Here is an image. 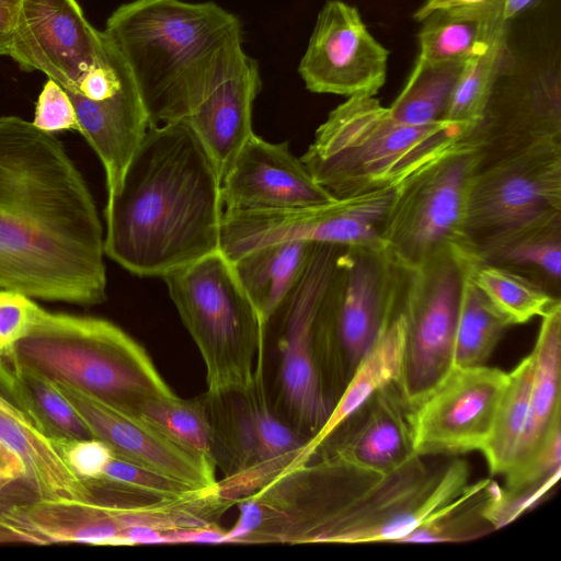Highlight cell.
I'll list each match as a JSON object with an SVG mask.
<instances>
[{
	"mask_svg": "<svg viewBox=\"0 0 561 561\" xmlns=\"http://www.w3.org/2000/svg\"><path fill=\"white\" fill-rule=\"evenodd\" d=\"M221 178L194 133L152 125L107 198L104 253L139 276H161L219 250Z\"/></svg>",
	"mask_w": 561,
	"mask_h": 561,
	"instance_id": "cell-3",
	"label": "cell"
},
{
	"mask_svg": "<svg viewBox=\"0 0 561 561\" xmlns=\"http://www.w3.org/2000/svg\"><path fill=\"white\" fill-rule=\"evenodd\" d=\"M103 33L127 64L150 126L179 123L218 53L242 39L239 19L211 1L134 0Z\"/></svg>",
	"mask_w": 561,
	"mask_h": 561,
	"instance_id": "cell-5",
	"label": "cell"
},
{
	"mask_svg": "<svg viewBox=\"0 0 561 561\" xmlns=\"http://www.w3.org/2000/svg\"><path fill=\"white\" fill-rule=\"evenodd\" d=\"M105 36L77 0H21L7 56L23 71H41L68 92L103 57Z\"/></svg>",
	"mask_w": 561,
	"mask_h": 561,
	"instance_id": "cell-17",
	"label": "cell"
},
{
	"mask_svg": "<svg viewBox=\"0 0 561 561\" xmlns=\"http://www.w3.org/2000/svg\"><path fill=\"white\" fill-rule=\"evenodd\" d=\"M10 483H12L11 480L0 476V494L3 491V489H5V486L9 485Z\"/></svg>",
	"mask_w": 561,
	"mask_h": 561,
	"instance_id": "cell-45",
	"label": "cell"
},
{
	"mask_svg": "<svg viewBox=\"0 0 561 561\" xmlns=\"http://www.w3.org/2000/svg\"><path fill=\"white\" fill-rule=\"evenodd\" d=\"M462 273L454 345V367L484 366L511 323L490 304L473 283L470 261Z\"/></svg>",
	"mask_w": 561,
	"mask_h": 561,
	"instance_id": "cell-27",
	"label": "cell"
},
{
	"mask_svg": "<svg viewBox=\"0 0 561 561\" xmlns=\"http://www.w3.org/2000/svg\"><path fill=\"white\" fill-rule=\"evenodd\" d=\"M492 480L469 483L448 505L415 527L399 543L465 542L494 531L484 515Z\"/></svg>",
	"mask_w": 561,
	"mask_h": 561,
	"instance_id": "cell-32",
	"label": "cell"
},
{
	"mask_svg": "<svg viewBox=\"0 0 561 561\" xmlns=\"http://www.w3.org/2000/svg\"><path fill=\"white\" fill-rule=\"evenodd\" d=\"M21 0H0V31L11 34Z\"/></svg>",
	"mask_w": 561,
	"mask_h": 561,
	"instance_id": "cell-41",
	"label": "cell"
},
{
	"mask_svg": "<svg viewBox=\"0 0 561 561\" xmlns=\"http://www.w3.org/2000/svg\"><path fill=\"white\" fill-rule=\"evenodd\" d=\"M467 61H432L417 56L403 89L388 107L391 116L409 125L443 119Z\"/></svg>",
	"mask_w": 561,
	"mask_h": 561,
	"instance_id": "cell-28",
	"label": "cell"
},
{
	"mask_svg": "<svg viewBox=\"0 0 561 561\" xmlns=\"http://www.w3.org/2000/svg\"><path fill=\"white\" fill-rule=\"evenodd\" d=\"M0 385L31 425L48 438H93L83 420L49 379L1 356Z\"/></svg>",
	"mask_w": 561,
	"mask_h": 561,
	"instance_id": "cell-26",
	"label": "cell"
},
{
	"mask_svg": "<svg viewBox=\"0 0 561 561\" xmlns=\"http://www.w3.org/2000/svg\"><path fill=\"white\" fill-rule=\"evenodd\" d=\"M10 35L0 31V56L7 55Z\"/></svg>",
	"mask_w": 561,
	"mask_h": 561,
	"instance_id": "cell-44",
	"label": "cell"
},
{
	"mask_svg": "<svg viewBox=\"0 0 561 561\" xmlns=\"http://www.w3.org/2000/svg\"><path fill=\"white\" fill-rule=\"evenodd\" d=\"M396 191H379L291 209L224 210L219 250L233 261L282 240L385 253L379 229Z\"/></svg>",
	"mask_w": 561,
	"mask_h": 561,
	"instance_id": "cell-13",
	"label": "cell"
},
{
	"mask_svg": "<svg viewBox=\"0 0 561 561\" xmlns=\"http://www.w3.org/2000/svg\"><path fill=\"white\" fill-rule=\"evenodd\" d=\"M469 268L476 286L511 325L543 317L561 306L558 297L550 295L531 279L486 263L478 252L472 256Z\"/></svg>",
	"mask_w": 561,
	"mask_h": 561,
	"instance_id": "cell-31",
	"label": "cell"
},
{
	"mask_svg": "<svg viewBox=\"0 0 561 561\" xmlns=\"http://www.w3.org/2000/svg\"><path fill=\"white\" fill-rule=\"evenodd\" d=\"M493 1L496 0H425V2L415 11L413 18L421 22L430 13L438 9L476 5Z\"/></svg>",
	"mask_w": 561,
	"mask_h": 561,
	"instance_id": "cell-40",
	"label": "cell"
},
{
	"mask_svg": "<svg viewBox=\"0 0 561 561\" xmlns=\"http://www.w3.org/2000/svg\"><path fill=\"white\" fill-rule=\"evenodd\" d=\"M90 430L116 456L182 481L196 490L217 486L216 466L163 435L136 412L90 397L66 383L54 382Z\"/></svg>",
	"mask_w": 561,
	"mask_h": 561,
	"instance_id": "cell-19",
	"label": "cell"
},
{
	"mask_svg": "<svg viewBox=\"0 0 561 561\" xmlns=\"http://www.w3.org/2000/svg\"><path fill=\"white\" fill-rule=\"evenodd\" d=\"M410 408L397 383L377 391L314 451L371 468L389 469L412 454Z\"/></svg>",
	"mask_w": 561,
	"mask_h": 561,
	"instance_id": "cell-21",
	"label": "cell"
},
{
	"mask_svg": "<svg viewBox=\"0 0 561 561\" xmlns=\"http://www.w3.org/2000/svg\"><path fill=\"white\" fill-rule=\"evenodd\" d=\"M473 250L470 245H456L420 265L404 267L408 327L397 386L410 409L454 368L461 278Z\"/></svg>",
	"mask_w": 561,
	"mask_h": 561,
	"instance_id": "cell-10",
	"label": "cell"
},
{
	"mask_svg": "<svg viewBox=\"0 0 561 561\" xmlns=\"http://www.w3.org/2000/svg\"><path fill=\"white\" fill-rule=\"evenodd\" d=\"M225 210L308 207L333 201L286 142L252 133L221 178Z\"/></svg>",
	"mask_w": 561,
	"mask_h": 561,
	"instance_id": "cell-20",
	"label": "cell"
},
{
	"mask_svg": "<svg viewBox=\"0 0 561 561\" xmlns=\"http://www.w3.org/2000/svg\"><path fill=\"white\" fill-rule=\"evenodd\" d=\"M136 413L179 446L217 467L214 431L204 398H151L142 401Z\"/></svg>",
	"mask_w": 561,
	"mask_h": 561,
	"instance_id": "cell-33",
	"label": "cell"
},
{
	"mask_svg": "<svg viewBox=\"0 0 561 561\" xmlns=\"http://www.w3.org/2000/svg\"><path fill=\"white\" fill-rule=\"evenodd\" d=\"M261 79L256 61L242 39L226 45L195 89L179 123L202 142L220 178L253 133L252 106Z\"/></svg>",
	"mask_w": 561,
	"mask_h": 561,
	"instance_id": "cell-18",
	"label": "cell"
},
{
	"mask_svg": "<svg viewBox=\"0 0 561 561\" xmlns=\"http://www.w3.org/2000/svg\"><path fill=\"white\" fill-rule=\"evenodd\" d=\"M388 59L389 50L373 36L354 5L328 0L298 72L313 93L376 96L386 82Z\"/></svg>",
	"mask_w": 561,
	"mask_h": 561,
	"instance_id": "cell-16",
	"label": "cell"
},
{
	"mask_svg": "<svg viewBox=\"0 0 561 561\" xmlns=\"http://www.w3.org/2000/svg\"><path fill=\"white\" fill-rule=\"evenodd\" d=\"M0 438L23 462L25 479L39 500H91L95 492L64 460L49 438L28 423L0 412Z\"/></svg>",
	"mask_w": 561,
	"mask_h": 561,
	"instance_id": "cell-25",
	"label": "cell"
},
{
	"mask_svg": "<svg viewBox=\"0 0 561 561\" xmlns=\"http://www.w3.org/2000/svg\"><path fill=\"white\" fill-rule=\"evenodd\" d=\"M481 252L499 262L531 266L560 282V217L504 232L486 240Z\"/></svg>",
	"mask_w": 561,
	"mask_h": 561,
	"instance_id": "cell-34",
	"label": "cell"
},
{
	"mask_svg": "<svg viewBox=\"0 0 561 561\" xmlns=\"http://www.w3.org/2000/svg\"><path fill=\"white\" fill-rule=\"evenodd\" d=\"M421 22L419 56L432 61L469 60L508 31L510 24L502 18L500 0L438 9Z\"/></svg>",
	"mask_w": 561,
	"mask_h": 561,
	"instance_id": "cell-23",
	"label": "cell"
},
{
	"mask_svg": "<svg viewBox=\"0 0 561 561\" xmlns=\"http://www.w3.org/2000/svg\"><path fill=\"white\" fill-rule=\"evenodd\" d=\"M560 140H538L515 147L483 170L479 164L467 194L468 241L472 234L490 239L560 217Z\"/></svg>",
	"mask_w": 561,
	"mask_h": 561,
	"instance_id": "cell-14",
	"label": "cell"
},
{
	"mask_svg": "<svg viewBox=\"0 0 561 561\" xmlns=\"http://www.w3.org/2000/svg\"><path fill=\"white\" fill-rule=\"evenodd\" d=\"M541 318L531 351L534 377L528 416L513 463L503 477L523 469L548 439L561 430V306Z\"/></svg>",
	"mask_w": 561,
	"mask_h": 561,
	"instance_id": "cell-22",
	"label": "cell"
},
{
	"mask_svg": "<svg viewBox=\"0 0 561 561\" xmlns=\"http://www.w3.org/2000/svg\"><path fill=\"white\" fill-rule=\"evenodd\" d=\"M481 160V148L454 156L396 191L379 229L389 260L413 267L471 244L465 234L466 203Z\"/></svg>",
	"mask_w": 561,
	"mask_h": 561,
	"instance_id": "cell-12",
	"label": "cell"
},
{
	"mask_svg": "<svg viewBox=\"0 0 561 561\" xmlns=\"http://www.w3.org/2000/svg\"><path fill=\"white\" fill-rule=\"evenodd\" d=\"M0 476L12 482L24 479L25 469L16 453L0 438Z\"/></svg>",
	"mask_w": 561,
	"mask_h": 561,
	"instance_id": "cell-39",
	"label": "cell"
},
{
	"mask_svg": "<svg viewBox=\"0 0 561 561\" xmlns=\"http://www.w3.org/2000/svg\"><path fill=\"white\" fill-rule=\"evenodd\" d=\"M68 466L85 481L99 480L115 455L112 448L96 438H49Z\"/></svg>",
	"mask_w": 561,
	"mask_h": 561,
	"instance_id": "cell-36",
	"label": "cell"
},
{
	"mask_svg": "<svg viewBox=\"0 0 561 561\" xmlns=\"http://www.w3.org/2000/svg\"><path fill=\"white\" fill-rule=\"evenodd\" d=\"M104 255L96 205L62 142L22 117L0 116V288L99 305Z\"/></svg>",
	"mask_w": 561,
	"mask_h": 561,
	"instance_id": "cell-2",
	"label": "cell"
},
{
	"mask_svg": "<svg viewBox=\"0 0 561 561\" xmlns=\"http://www.w3.org/2000/svg\"><path fill=\"white\" fill-rule=\"evenodd\" d=\"M313 245L301 240H282L254 248L230 261L261 325L299 279Z\"/></svg>",
	"mask_w": 561,
	"mask_h": 561,
	"instance_id": "cell-24",
	"label": "cell"
},
{
	"mask_svg": "<svg viewBox=\"0 0 561 561\" xmlns=\"http://www.w3.org/2000/svg\"><path fill=\"white\" fill-rule=\"evenodd\" d=\"M215 437L216 465L226 463L218 493L233 505L298 462L307 439L271 412L262 368L240 392L204 397Z\"/></svg>",
	"mask_w": 561,
	"mask_h": 561,
	"instance_id": "cell-11",
	"label": "cell"
},
{
	"mask_svg": "<svg viewBox=\"0 0 561 561\" xmlns=\"http://www.w3.org/2000/svg\"><path fill=\"white\" fill-rule=\"evenodd\" d=\"M508 373L488 366L456 368L410 410L412 449L419 456L481 450Z\"/></svg>",
	"mask_w": 561,
	"mask_h": 561,
	"instance_id": "cell-15",
	"label": "cell"
},
{
	"mask_svg": "<svg viewBox=\"0 0 561 561\" xmlns=\"http://www.w3.org/2000/svg\"><path fill=\"white\" fill-rule=\"evenodd\" d=\"M206 368L207 394L249 389L266 343L259 314L220 250L162 277Z\"/></svg>",
	"mask_w": 561,
	"mask_h": 561,
	"instance_id": "cell-8",
	"label": "cell"
},
{
	"mask_svg": "<svg viewBox=\"0 0 561 561\" xmlns=\"http://www.w3.org/2000/svg\"><path fill=\"white\" fill-rule=\"evenodd\" d=\"M0 412L19 422L31 424L23 411L2 394H0Z\"/></svg>",
	"mask_w": 561,
	"mask_h": 561,
	"instance_id": "cell-43",
	"label": "cell"
},
{
	"mask_svg": "<svg viewBox=\"0 0 561 561\" xmlns=\"http://www.w3.org/2000/svg\"><path fill=\"white\" fill-rule=\"evenodd\" d=\"M482 136L446 119L409 125L374 95H356L332 110L300 158L335 198L398 191L440 162L481 148Z\"/></svg>",
	"mask_w": 561,
	"mask_h": 561,
	"instance_id": "cell-4",
	"label": "cell"
},
{
	"mask_svg": "<svg viewBox=\"0 0 561 561\" xmlns=\"http://www.w3.org/2000/svg\"><path fill=\"white\" fill-rule=\"evenodd\" d=\"M32 123L50 134L60 130L80 133V124L67 90L51 79L46 81L38 95Z\"/></svg>",
	"mask_w": 561,
	"mask_h": 561,
	"instance_id": "cell-37",
	"label": "cell"
},
{
	"mask_svg": "<svg viewBox=\"0 0 561 561\" xmlns=\"http://www.w3.org/2000/svg\"><path fill=\"white\" fill-rule=\"evenodd\" d=\"M2 357L126 411L136 412L147 399L176 396L146 348L101 318L39 307L27 333Z\"/></svg>",
	"mask_w": 561,
	"mask_h": 561,
	"instance_id": "cell-7",
	"label": "cell"
},
{
	"mask_svg": "<svg viewBox=\"0 0 561 561\" xmlns=\"http://www.w3.org/2000/svg\"><path fill=\"white\" fill-rule=\"evenodd\" d=\"M508 56L506 31L483 53L466 62L443 119L480 130L496 83L508 64Z\"/></svg>",
	"mask_w": 561,
	"mask_h": 561,
	"instance_id": "cell-30",
	"label": "cell"
},
{
	"mask_svg": "<svg viewBox=\"0 0 561 561\" xmlns=\"http://www.w3.org/2000/svg\"><path fill=\"white\" fill-rule=\"evenodd\" d=\"M341 248L314 243L299 279L262 325L263 335L274 339L279 356L283 404L296 428L309 438L321 430L333 409L318 369L316 334Z\"/></svg>",
	"mask_w": 561,
	"mask_h": 561,
	"instance_id": "cell-9",
	"label": "cell"
},
{
	"mask_svg": "<svg viewBox=\"0 0 561 561\" xmlns=\"http://www.w3.org/2000/svg\"><path fill=\"white\" fill-rule=\"evenodd\" d=\"M533 377L530 352L508 373L490 435L480 450L492 474L503 477L513 463L528 416Z\"/></svg>",
	"mask_w": 561,
	"mask_h": 561,
	"instance_id": "cell-29",
	"label": "cell"
},
{
	"mask_svg": "<svg viewBox=\"0 0 561 561\" xmlns=\"http://www.w3.org/2000/svg\"><path fill=\"white\" fill-rule=\"evenodd\" d=\"M38 308L19 291L0 289V357L27 333Z\"/></svg>",
	"mask_w": 561,
	"mask_h": 561,
	"instance_id": "cell-38",
	"label": "cell"
},
{
	"mask_svg": "<svg viewBox=\"0 0 561 561\" xmlns=\"http://www.w3.org/2000/svg\"><path fill=\"white\" fill-rule=\"evenodd\" d=\"M539 0H500L502 18L511 22L514 18L535 5Z\"/></svg>",
	"mask_w": 561,
	"mask_h": 561,
	"instance_id": "cell-42",
	"label": "cell"
},
{
	"mask_svg": "<svg viewBox=\"0 0 561 561\" xmlns=\"http://www.w3.org/2000/svg\"><path fill=\"white\" fill-rule=\"evenodd\" d=\"M102 481L148 493L161 499H182L199 491L174 478L114 455Z\"/></svg>",
	"mask_w": 561,
	"mask_h": 561,
	"instance_id": "cell-35",
	"label": "cell"
},
{
	"mask_svg": "<svg viewBox=\"0 0 561 561\" xmlns=\"http://www.w3.org/2000/svg\"><path fill=\"white\" fill-rule=\"evenodd\" d=\"M468 482L467 462L454 456L412 454L371 469L314 451L241 497L221 543H399Z\"/></svg>",
	"mask_w": 561,
	"mask_h": 561,
	"instance_id": "cell-1",
	"label": "cell"
},
{
	"mask_svg": "<svg viewBox=\"0 0 561 561\" xmlns=\"http://www.w3.org/2000/svg\"><path fill=\"white\" fill-rule=\"evenodd\" d=\"M91 500H35L0 513V528L22 542L137 546L194 543L231 507L216 489L161 499L102 480L89 481Z\"/></svg>",
	"mask_w": 561,
	"mask_h": 561,
	"instance_id": "cell-6",
	"label": "cell"
}]
</instances>
